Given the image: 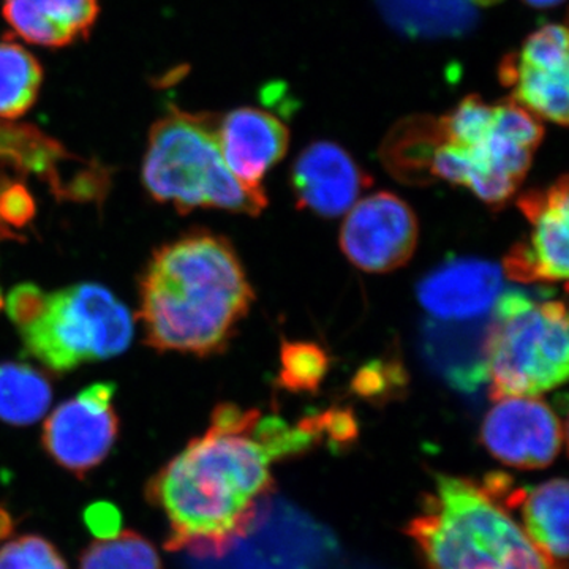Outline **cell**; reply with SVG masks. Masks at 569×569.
Listing matches in <instances>:
<instances>
[{
    "instance_id": "44dd1931",
    "label": "cell",
    "mask_w": 569,
    "mask_h": 569,
    "mask_svg": "<svg viewBox=\"0 0 569 569\" xmlns=\"http://www.w3.org/2000/svg\"><path fill=\"white\" fill-rule=\"evenodd\" d=\"M328 366V356L316 343L284 342L280 385L290 391H316Z\"/></svg>"
},
{
    "instance_id": "7402d4cb",
    "label": "cell",
    "mask_w": 569,
    "mask_h": 569,
    "mask_svg": "<svg viewBox=\"0 0 569 569\" xmlns=\"http://www.w3.org/2000/svg\"><path fill=\"white\" fill-rule=\"evenodd\" d=\"M0 569H69L48 539L22 535L0 548Z\"/></svg>"
},
{
    "instance_id": "6da1fadb",
    "label": "cell",
    "mask_w": 569,
    "mask_h": 569,
    "mask_svg": "<svg viewBox=\"0 0 569 569\" xmlns=\"http://www.w3.org/2000/svg\"><path fill=\"white\" fill-rule=\"evenodd\" d=\"M309 418L298 426L224 403L211 426L149 481L146 497L168 522L164 548L223 557L253 530L274 488L271 467L321 443Z\"/></svg>"
},
{
    "instance_id": "5b68a950",
    "label": "cell",
    "mask_w": 569,
    "mask_h": 569,
    "mask_svg": "<svg viewBox=\"0 0 569 569\" xmlns=\"http://www.w3.org/2000/svg\"><path fill=\"white\" fill-rule=\"evenodd\" d=\"M141 178L157 203L182 213L216 208L257 216L268 204L264 192L250 190L228 170L209 116L173 110L153 123Z\"/></svg>"
},
{
    "instance_id": "4fadbf2b",
    "label": "cell",
    "mask_w": 569,
    "mask_h": 569,
    "mask_svg": "<svg viewBox=\"0 0 569 569\" xmlns=\"http://www.w3.org/2000/svg\"><path fill=\"white\" fill-rule=\"evenodd\" d=\"M291 183L301 208L339 217L353 208L370 179L340 146L318 141L296 160Z\"/></svg>"
},
{
    "instance_id": "3957f363",
    "label": "cell",
    "mask_w": 569,
    "mask_h": 569,
    "mask_svg": "<svg viewBox=\"0 0 569 569\" xmlns=\"http://www.w3.org/2000/svg\"><path fill=\"white\" fill-rule=\"evenodd\" d=\"M508 478L482 482L437 475L408 523L427 569H561L527 537L505 500Z\"/></svg>"
},
{
    "instance_id": "277c9868",
    "label": "cell",
    "mask_w": 569,
    "mask_h": 569,
    "mask_svg": "<svg viewBox=\"0 0 569 569\" xmlns=\"http://www.w3.org/2000/svg\"><path fill=\"white\" fill-rule=\"evenodd\" d=\"M7 312L26 353L52 372L114 358L133 339L132 313L102 284H71L54 293L20 284L7 299Z\"/></svg>"
},
{
    "instance_id": "9a60e30c",
    "label": "cell",
    "mask_w": 569,
    "mask_h": 569,
    "mask_svg": "<svg viewBox=\"0 0 569 569\" xmlns=\"http://www.w3.org/2000/svg\"><path fill=\"white\" fill-rule=\"evenodd\" d=\"M489 321H430L422 331V353L449 387L473 395L488 383Z\"/></svg>"
},
{
    "instance_id": "8992f818",
    "label": "cell",
    "mask_w": 569,
    "mask_h": 569,
    "mask_svg": "<svg viewBox=\"0 0 569 569\" xmlns=\"http://www.w3.org/2000/svg\"><path fill=\"white\" fill-rule=\"evenodd\" d=\"M567 307L520 290L498 296L488 331L490 399L538 396L568 378Z\"/></svg>"
},
{
    "instance_id": "5bb4252c",
    "label": "cell",
    "mask_w": 569,
    "mask_h": 569,
    "mask_svg": "<svg viewBox=\"0 0 569 569\" xmlns=\"http://www.w3.org/2000/svg\"><path fill=\"white\" fill-rule=\"evenodd\" d=\"M217 138L228 170L254 192H264L261 179L288 149L287 127L257 108H239L217 122Z\"/></svg>"
},
{
    "instance_id": "ffe728a7",
    "label": "cell",
    "mask_w": 569,
    "mask_h": 569,
    "mask_svg": "<svg viewBox=\"0 0 569 569\" xmlns=\"http://www.w3.org/2000/svg\"><path fill=\"white\" fill-rule=\"evenodd\" d=\"M80 569H163L152 542L133 530L104 535L82 552Z\"/></svg>"
},
{
    "instance_id": "8fae6325",
    "label": "cell",
    "mask_w": 569,
    "mask_h": 569,
    "mask_svg": "<svg viewBox=\"0 0 569 569\" xmlns=\"http://www.w3.org/2000/svg\"><path fill=\"white\" fill-rule=\"evenodd\" d=\"M523 216L533 224L529 242H519L505 258V272L519 282H565L569 268L568 179L548 190L523 194Z\"/></svg>"
},
{
    "instance_id": "ac0fdd59",
    "label": "cell",
    "mask_w": 569,
    "mask_h": 569,
    "mask_svg": "<svg viewBox=\"0 0 569 569\" xmlns=\"http://www.w3.org/2000/svg\"><path fill=\"white\" fill-rule=\"evenodd\" d=\"M52 388L39 370L18 362L0 365V421L31 426L51 406Z\"/></svg>"
},
{
    "instance_id": "cb8c5ba5",
    "label": "cell",
    "mask_w": 569,
    "mask_h": 569,
    "mask_svg": "<svg viewBox=\"0 0 569 569\" xmlns=\"http://www.w3.org/2000/svg\"><path fill=\"white\" fill-rule=\"evenodd\" d=\"M530 6L538 7V9H549V7L559 6L563 0H526Z\"/></svg>"
},
{
    "instance_id": "9c48e42d",
    "label": "cell",
    "mask_w": 569,
    "mask_h": 569,
    "mask_svg": "<svg viewBox=\"0 0 569 569\" xmlns=\"http://www.w3.org/2000/svg\"><path fill=\"white\" fill-rule=\"evenodd\" d=\"M417 244V216L388 192L370 194L351 208L340 233L348 260L367 272L395 271L408 263Z\"/></svg>"
},
{
    "instance_id": "30bf717a",
    "label": "cell",
    "mask_w": 569,
    "mask_h": 569,
    "mask_svg": "<svg viewBox=\"0 0 569 569\" xmlns=\"http://www.w3.org/2000/svg\"><path fill=\"white\" fill-rule=\"evenodd\" d=\"M481 441L505 466L535 470L559 458L565 427L545 400L535 396L505 397L486 415Z\"/></svg>"
},
{
    "instance_id": "7a4b0ae2",
    "label": "cell",
    "mask_w": 569,
    "mask_h": 569,
    "mask_svg": "<svg viewBox=\"0 0 569 569\" xmlns=\"http://www.w3.org/2000/svg\"><path fill=\"white\" fill-rule=\"evenodd\" d=\"M253 290L230 241L198 230L153 252L140 282L144 340L157 351H222L249 313Z\"/></svg>"
},
{
    "instance_id": "ba28073f",
    "label": "cell",
    "mask_w": 569,
    "mask_h": 569,
    "mask_svg": "<svg viewBox=\"0 0 569 569\" xmlns=\"http://www.w3.org/2000/svg\"><path fill=\"white\" fill-rule=\"evenodd\" d=\"M568 32L548 24L531 33L522 50L501 67V81L515 103L537 118L567 126L569 102Z\"/></svg>"
},
{
    "instance_id": "52a82bcc",
    "label": "cell",
    "mask_w": 569,
    "mask_h": 569,
    "mask_svg": "<svg viewBox=\"0 0 569 569\" xmlns=\"http://www.w3.org/2000/svg\"><path fill=\"white\" fill-rule=\"evenodd\" d=\"M114 396V385L96 383L52 411L41 440L58 466L84 477L110 456L119 433Z\"/></svg>"
},
{
    "instance_id": "2e32d148",
    "label": "cell",
    "mask_w": 569,
    "mask_h": 569,
    "mask_svg": "<svg viewBox=\"0 0 569 569\" xmlns=\"http://www.w3.org/2000/svg\"><path fill=\"white\" fill-rule=\"evenodd\" d=\"M14 36L39 47L61 48L84 39L99 17V0H3Z\"/></svg>"
},
{
    "instance_id": "d6986e66",
    "label": "cell",
    "mask_w": 569,
    "mask_h": 569,
    "mask_svg": "<svg viewBox=\"0 0 569 569\" xmlns=\"http://www.w3.org/2000/svg\"><path fill=\"white\" fill-rule=\"evenodd\" d=\"M43 70L32 52L17 41H0V121L26 114L39 97Z\"/></svg>"
},
{
    "instance_id": "603a6c76",
    "label": "cell",
    "mask_w": 569,
    "mask_h": 569,
    "mask_svg": "<svg viewBox=\"0 0 569 569\" xmlns=\"http://www.w3.org/2000/svg\"><path fill=\"white\" fill-rule=\"evenodd\" d=\"M50 152V138L33 129L0 121V159H11L28 170L39 171Z\"/></svg>"
},
{
    "instance_id": "7c38bea8",
    "label": "cell",
    "mask_w": 569,
    "mask_h": 569,
    "mask_svg": "<svg viewBox=\"0 0 569 569\" xmlns=\"http://www.w3.org/2000/svg\"><path fill=\"white\" fill-rule=\"evenodd\" d=\"M503 288L500 268L477 258H459L437 268L418 284V299L443 321L479 320L493 309Z\"/></svg>"
},
{
    "instance_id": "e0dca14e",
    "label": "cell",
    "mask_w": 569,
    "mask_h": 569,
    "mask_svg": "<svg viewBox=\"0 0 569 569\" xmlns=\"http://www.w3.org/2000/svg\"><path fill=\"white\" fill-rule=\"evenodd\" d=\"M515 507L522 516L523 531L550 561L567 569L568 482L550 479L533 489H520Z\"/></svg>"
}]
</instances>
